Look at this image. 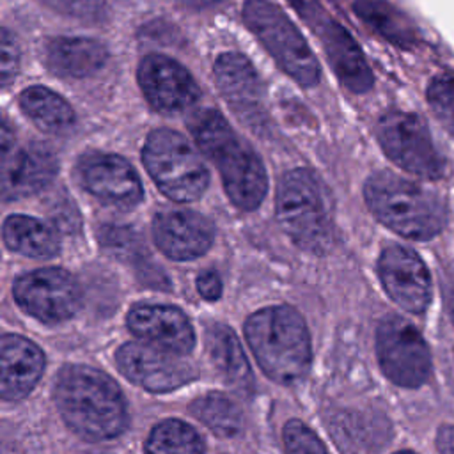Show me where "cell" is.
I'll list each match as a JSON object with an SVG mask.
<instances>
[{
	"label": "cell",
	"instance_id": "6da1fadb",
	"mask_svg": "<svg viewBox=\"0 0 454 454\" xmlns=\"http://www.w3.org/2000/svg\"><path fill=\"white\" fill-rule=\"evenodd\" d=\"M55 403L66 424L87 440L114 438L128 422L119 387L94 367H64L55 381Z\"/></svg>",
	"mask_w": 454,
	"mask_h": 454
},
{
	"label": "cell",
	"instance_id": "7a4b0ae2",
	"mask_svg": "<svg viewBox=\"0 0 454 454\" xmlns=\"http://www.w3.org/2000/svg\"><path fill=\"white\" fill-rule=\"evenodd\" d=\"M190 131L200 151L215 161L229 199L245 211L259 207L268 190L264 165L225 117L216 110H200L192 117Z\"/></svg>",
	"mask_w": 454,
	"mask_h": 454
},
{
	"label": "cell",
	"instance_id": "3957f363",
	"mask_svg": "<svg viewBox=\"0 0 454 454\" xmlns=\"http://www.w3.org/2000/svg\"><path fill=\"white\" fill-rule=\"evenodd\" d=\"M364 195L372 215L403 238L426 241L438 236L447 223L442 197L388 170L372 174Z\"/></svg>",
	"mask_w": 454,
	"mask_h": 454
},
{
	"label": "cell",
	"instance_id": "277c9868",
	"mask_svg": "<svg viewBox=\"0 0 454 454\" xmlns=\"http://www.w3.org/2000/svg\"><path fill=\"white\" fill-rule=\"evenodd\" d=\"M245 335L257 364L273 381L291 385L310 367V337L301 316L287 307H266L245 323Z\"/></svg>",
	"mask_w": 454,
	"mask_h": 454
},
{
	"label": "cell",
	"instance_id": "5b68a950",
	"mask_svg": "<svg viewBox=\"0 0 454 454\" xmlns=\"http://www.w3.org/2000/svg\"><path fill=\"white\" fill-rule=\"evenodd\" d=\"M277 216L287 236L303 250L321 254L332 245V220L325 193L305 168L289 170L278 183Z\"/></svg>",
	"mask_w": 454,
	"mask_h": 454
},
{
	"label": "cell",
	"instance_id": "8992f818",
	"mask_svg": "<svg viewBox=\"0 0 454 454\" xmlns=\"http://www.w3.org/2000/svg\"><path fill=\"white\" fill-rule=\"evenodd\" d=\"M142 161L160 192L176 202L197 200L209 184V172L202 158L174 129H154L145 138Z\"/></svg>",
	"mask_w": 454,
	"mask_h": 454
},
{
	"label": "cell",
	"instance_id": "52a82bcc",
	"mask_svg": "<svg viewBox=\"0 0 454 454\" xmlns=\"http://www.w3.org/2000/svg\"><path fill=\"white\" fill-rule=\"evenodd\" d=\"M247 27L262 43L275 62L300 85L319 82V64L293 21L266 0H247L243 7Z\"/></svg>",
	"mask_w": 454,
	"mask_h": 454
},
{
	"label": "cell",
	"instance_id": "ba28073f",
	"mask_svg": "<svg viewBox=\"0 0 454 454\" xmlns=\"http://www.w3.org/2000/svg\"><path fill=\"white\" fill-rule=\"evenodd\" d=\"M376 135L383 153L403 170L424 179L443 176V158L419 115L388 112L378 121Z\"/></svg>",
	"mask_w": 454,
	"mask_h": 454
},
{
	"label": "cell",
	"instance_id": "9c48e42d",
	"mask_svg": "<svg viewBox=\"0 0 454 454\" xmlns=\"http://www.w3.org/2000/svg\"><path fill=\"white\" fill-rule=\"evenodd\" d=\"M376 353L381 371L395 385L415 388L431 374V355L424 337L401 316H387L380 323Z\"/></svg>",
	"mask_w": 454,
	"mask_h": 454
},
{
	"label": "cell",
	"instance_id": "30bf717a",
	"mask_svg": "<svg viewBox=\"0 0 454 454\" xmlns=\"http://www.w3.org/2000/svg\"><path fill=\"white\" fill-rule=\"evenodd\" d=\"M12 294L27 314L44 323L73 317L82 301L76 280L60 268H41L21 275L12 286Z\"/></svg>",
	"mask_w": 454,
	"mask_h": 454
},
{
	"label": "cell",
	"instance_id": "8fae6325",
	"mask_svg": "<svg viewBox=\"0 0 454 454\" xmlns=\"http://www.w3.org/2000/svg\"><path fill=\"white\" fill-rule=\"evenodd\" d=\"M115 358L121 372L149 392H170L197 378L193 365L181 355L147 342H126Z\"/></svg>",
	"mask_w": 454,
	"mask_h": 454
},
{
	"label": "cell",
	"instance_id": "7c38bea8",
	"mask_svg": "<svg viewBox=\"0 0 454 454\" xmlns=\"http://www.w3.org/2000/svg\"><path fill=\"white\" fill-rule=\"evenodd\" d=\"M78 177L92 197L117 209H131L144 199L137 170L117 154H85L78 163Z\"/></svg>",
	"mask_w": 454,
	"mask_h": 454
},
{
	"label": "cell",
	"instance_id": "4fadbf2b",
	"mask_svg": "<svg viewBox=\"0 0 454 454\" xmlns=\"http://www.w3.org/2000/svg\"><path fill=\"white\" fill-rule=\"evenodd\" d=\"M138 83L149 105L161 114L183 112L200 96V89L188 69L161 53L142 59Z\"/></svg>",
	"mask_w": 454,
	"mask_h": 454
},
{
	"label": "cell",
	"instance_id": "5bb4252c",
	"mask_svg": "<svg viewBox=\"0 0 454 454\" xmlns=\"http://www.w3.org/2000/svg\"><path fill=\"white\" fill-rule=\"evenodd\" d=\"M387 294L404 310L420 314L431 301V278L424 261L403 245L387 247L378 261Z\"/></svg>",
	"mask_w": 454,
	"mask_h": 454
},
{
	"label": "cell",
	"instance_id": "9a60e30c",
	"mask_svg": "<svg viewBox=\"0 0 454 454\" xmlns=\"http://www.w3.org/2000/svg\"><path fill=\"white\" fill-rule=\"evenodd\" d=\"M156 247L170 259L190 261L209 250L215 239L211 222L192 209H165L153 220Z\"/></svg>",
	"mask_w": 454,
	"mask_h": 454
},
{
	"label": "cell",
	"instance_id": "2e32d148",
	"mask_svg": "<svg viewBox=\"0 0 454 454\" xmlns=\"http://www.w3.org/2000/svg\"><path fill=\"white\" fill-rule=\"evenodd\" d=\"M213 69L216 85L234 114L254 129L264 124L262 85L250 60L238 51H227L216 59Z\"/></svg>",
	"mask_w": 454,
	"mask_h": 454
},
{
	"label": "cell",
	"instance_id": "e0dca14e",
	"mask_svg": "<svg viewBox=\"0 0 454 454\" xmlns=\"http://www.w3.org/2000/svg\"><path fill=\"white\" fill-rule=\"evenodd\" d=\"M128 326L144 342L176 355H186L195 344L192 323L177 307L135 305L128 314Z\"/></svg>",
	"mask_w": 454,
	"mask_h": 454
},
{
	"label": "cell",
	"instance_id": "ac0fdd59",
	"mask_svg": "<svg viewBox=\"0 0 454 454\" xmlns=\"http://www.w3.org/2000/svg\"><path fill=\"white\" fill-rule=\"evenodd\" d=\"M59 170L57 156L43 144H28L2 156V193L5 200L23 199L46 188Z\"/></svg>",
	"mask_w": 454,
	"mask_h": 454
},
{
	"label": "cell",
	"instance_id": "d6986e66",
	"mask_svg": "<svg viewBox=\"0 0 454 454\" xmlns=\"http://www.w3.org/2000/svg\"><path fill=\"white\" fill-rule=\"evenodd\" d=\"M316 32L339 82L355 94L367 92L372 87V73L351 34L328 16Z\"/></svg>",
	"mask_w": 454,
	"mask_h": 454
},
{
	"label": "cell",
	"instance_id": "ffe728a7",
	"mask_svg": "<svg viewBox=\"0 0 454 454\" xmlns=\"http://www.w3.org/2000/svg\"><path fill=\"white\" fill-rule=\"evenodd\" d=\"M44 371V355L32 340L7 333L2 337L0 392L7 401L25 397Z\"/></svg>",
	"mask_w": 454,
	"mask_h": 454
},
{
	"label": "cell",
	"instance_id": "44dd1931",
	"mask_svg": "<svg viewBox=\"0 0 454 454\" xmlns=\"http://www.w3.org/2000/svg\"><path fill=\"white\" fill-rule=\"evenodd\" d=\"M106 48L89 37H53L44 46L46 66L64 78H85L106 62Z\"/></svg>",
	"mask_w": 454,
	"mask_h": 454
},
{
	"label": "cell",
	"instance_id": "7402d4cb",
	"mask_svg": "<svg viewBox=\"0 0 454 454\" xmlns=\"http://www.w3.org/2000/svg\"><path fill=\"white\" fill-rule=\"evenodd\" d=\"M206 348L220 376L238 392L252 390V372L236 333L225 325H211L206 332Z\"/></svg>",
	"mask_w": 454,
	"mask_h": 454
},
{
	"label": "cell",
	"instance_id": "603a6c76",
	"mask_svg": "<svg viewBox=\"0 0 454 454\" xmlns=\"http://www.w3.org/2000/svg\"><path fill=\"white\" fill-rule=\"evenodd\" d=\"M353 11L383 39L401 50H410L419 44V28L395 5L387 0H355Z\"/></svg>",
	"mask_w": 454,
	"mask_h": 454
},
{
	"label": "cell",
	"instance_id": "cb8c5ba5",
	"mask_svg": "<svg viewBox=\"0 0 454 454\" xmlns=\"http://www.w3.org/2000/svg\"><path fill=\"white\" fill-rule=\"evenodd\" d=\"M4 241L11 250L35 259L53 257L60 248L55 229L27 215L7 216L4 222Z\"/></svg>",
	"mask_w": 454,
	"mask_h": 454
},
{
	"label": "cell",
	"instance_id": "d4e9b609",
	"mask_svg": "<svg viewBox=\"0 0 454 454\" xmlns=\"http://www.w3.org/2000/svg\"><path fill=\"white\" fill-rule=\"evenodd\" d=\"M23 114L43 131L66 133L74 124V110L71 105L48 87L34 85L20 94Z\"/></svg>",
	"mask_w": 454,
	"mask_h": 454
},
{
	"label": "cell",
	"instance_id": "484cf974",
	"mask_svg": "<svg viewBox=\"0 0 454 454\" xmlns=\"http://www.w3.org/2000/svg\"><path fill=\"white\" fill-rule=\"evenodd\" d=\"M144 449L145 454H202L204 443L192 426L170 419L151 431Z\"/></svg>",
	"mask_w": 454,
	"mask_h": 454
},
{
	"label": "cell",
	"instance_id": "4316f807",
	"mask_svg": "<svg viewBox=\"0 0 454 454\" xmlns=\"http://www.w3.org/2000/svg\"><path fill=\"white\" fill-rule=\"evenodd\" d=\"M190 411L220 436H232L241 427V410L223 394H207L190 404Z\"/></svg>",
	"mask_w": 454,
	"mask_h": 454
},
{
	"label": "cell",
	"instance_id": "83f0119b",
	"mask_svg": "<svg viewBox=\"0 0 454 454\" xmlns=\"http://www.w3.org/2000/svg\"><path fill=\"white\" fill-rule=\"evenodd\" d=\"M426 96L440 124L454 137V76H434L427 85Z\"/></svg>",
	"mask_w": 454,
	"mask_h": 454
},
{
	"label": "cell",
	"instance_id": "f1b7e54d",
	"mask_svg": "<svg viewBox=\"0 0 454 454\" xmlns=\"http://www.w3.org/2000/svg\"><path fill=\"white\" fill-rule=\"evenodd\" d=\"M53 11L87 23H103L108 18L106 0H44Z\"/></svg>",
	"mask_w": 454,
	"mask_h": 454
},
{
	"label": "cell",
	"instance_id": "f546056e",
	"mask_svg": "<svg viewBox=\"0 0 454 454\" xmlns=\"http://www.w3.org/2000/svg\"><path fill=\"white\" fill-rule=\"evenodd\" d=\"M287 454H328L323 442L300 420H289L282 431Z\"/></svg>",
	"mask_w": 454,
	"mask_h": 454
},
{
	"label": "cell",
	"instance_id": "4dcf8cb0",
	"mask_svg": "<svg viewBox=\"0 0 454 454\" xmlns=\"http://www.w3.org/2000/svg\"><path fill=\"white\" fill-rule=\"evenodd\" d=\"M99 241L105 250H108L112 255L128 259L133 257L138 248L140 241L137 238V232L124 225H105L99 231Z\"/></svg>",
	"mask_w": 454,
	"mask_h": 454
},
{
	"label": "cell",
	"instance_id": "1f68e13d",
	"mask_svg": "<svg viewBox=\"0 0 454 454\" xmlns=\"http://www.w3.org/2000/svg\"><path fill=\"white\" fill-rule=\"evenodd\" d=\"M2 85L7 87L11 83V80L14 78V74L18 73L20 67V50L18 44L14 41V37L11 35V32L7 28L2 30Z\"/></svg>",
	"mask_w": 454,
	"mask_h": 454
},
{
	"label": "cell",
	"instance_id": "d6a6232c",
	"mask_svg": "<svg viewBox=\"0 0 454 454\" xmlns=\"http://www.w3.org/2000/svg\"><path fill=\"white\" fill-rule=\"evenodd\" d=\"M287 2L314 28H317L326 20V14L323 12L319 0H287Z\"/></svg>",
	"mask_w": 454,
	"mask_h": 454
},
{
	"label": "cell",
	"instance_id": "836d02e7",
	"mask_svg": "<svg viewBox=\"0 0 454 454\" xmlns=\"http://www.w3.org/2000/svg\"><path fill=\"white\" fill-rule=\"evenodd\" d=\"M197 289L206 300H218L222 294V280L215 271H204L197 278Z\"/></svg>",
	"mask_w": 454,
	"mask_h": 454
},
{
	"label": "cell",
	"instance_id": "e575fe53",
	"mask_svg": "<svg viewBox=\"0 0 454 454\" xmlns=\"http://www.w3.org/2000/svg\"><path fill=\"white\" fill-rule=\"evenodd\" d=\"M436 447L440 454H454V426H442L438 429Z\"/></svg>",
	"mask_w": 454,
	"mask_h": 454
},
{
	"label": "cell",
	"instance_id": "d590c367",
	"mask_svg": "<svg viewBox=\"0 0 454 454\" xmlns=\"http://www.w3.org/2000/svg\"><path fill=\"white\" fill-rule=\"evenodd\" d=\"M183 5L192 7V9H207V7H215L225 0H179Z\"/></svg>",
	"mask_w": 454,
	"mask_h": 454
},
{
	"label": "cell",
	"instance_id": "8d00e7d4",
	"mask_svg": "<svg viewBox=\"0 0 454 454\" xmlns=\"http://www.w3.org/2000/svg\"><path fill=\"white\" fill-rule=\"evenodd\" d=\"M449 312H450V319L454 323V289L450 291V298H449Z\"/></svg>",
	"mask_w": 454,
	"mask_h": 454
},
{
	"label": "cell",
	"instance_id": "74e56055",
	"mask_svg": "<svg viewBox=\"0 0 454 454\" xmlns=\"http://www.w3.org/2000/svg\"><path fill=\"white\" fill-rule=\"evenodd\" d=\"M395 454H415V452H411V450H401V452H395Z\"/></svg>",
	"mask_w": 454,
	"mask_h": 454
}]
</instances>
